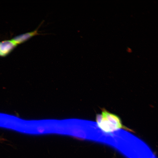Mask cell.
Returning <instances> with one entry per match:
<instances>
[{"label":"cell","instance_id":"6da1fadb","mask_svg":"<svg viewBox=\"0 0 158 158\" xmlns=\"http://www.w3.org/2000/svg\"><path fill=\"white\" fill-rule=\"evenodd\" d=\"M103 117L115 126L118 130L123 129L132 132L134 131L122 124L120 118L117 115L111 113L105 109H102L101 114Z\"/></svg>","mask_w":158,"mask_h":158},{"label":"cell","instance_id":"7a4b0ae2","mask_svg":"<svg viewBox=\"0 0 158 158\" xmlns=\"http://www.w3.org/2000/svg\"><path fill=\"white\" fill-rule=\"evenodd\" d=\"M96 120L98 126L105 133H109L118 130L115 126L103 117L101 114L97 115Z\"/></svg>","mask_w":158,"mask_h":158},{"label":"cell","instance_id":"3957f363","mask_svg":"<svg viewBox=\"0 0 158 158\" xmlns=\"http://www.w3.org/2000/svg\"><path fill=\"white\" fill-rule=\"evenodd\" d=\"M43 22L44 21H42L37 28L34 30L16 36L11 40L17 45L23 43L35 36L44 35L39 33L38 32V29Z\"/></svg>","mask_w":158,"mask_h":158},{"label":"cell","instance_id":"277c9868","mask_svg":"<svg viewBox=\"0 0 158 158\" xmlns=\"http://www.w3.org/2000/svg\"><path fill=\"white\" fill-rule=\"evenodd\" d=\"M0 56L3 57L2 51V42H0Z\"/></svg>","mask_w":158,"mask_h":158}]
</instances>
